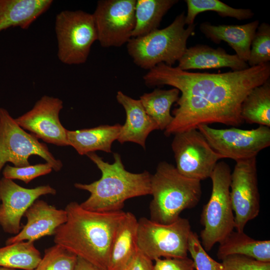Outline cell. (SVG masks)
<instances>
[{
  "label": "cell",
  "mask_w": 270,
  "mask_h": 270,
  "mask_svg": "<svg viewBox=\"0 0 270 270\" xmlns=\"http://www.w3.org/2000/svg\"><path fill=\"white\" fill-rule=\"evenodd\" d=\"M270 76V62L218 74L190 72L160 63L149 70L143 80L148 87L168 85L181 94L172 111L174 119L164 130V135L169 136L203 124L240 126L244 122L242 101Z\"/></svg>",
  "instance_id": "1"
},
{
  "label": "cell",
  "mask_w": 270,
  "mask_h": 270,
  "mask_svg": "<svg viewBox=\"0 0 270 270\" xmlns=\"http://www.w3.org/2000/svg\"><path fill=\"white\" fill-rule=\"evenodd\" d=\"M64 210L67 220L56 230L55 244L107 270L112 242L126 212L90 211L76 202L68 203Z\"/></svg>",
  "instance_id": "2"
},
{
  "label": "cell",
  "mask_w": 270,
  "mask_h": 270,
  "mask_svg": "<svg viewBox=\"0 0 270 270\" xmlns=\"http://www.w3.org/2000/svg\"><path fill=\"white\" fill-rule=\"evenodd\" d=\"M86 156L100 170L102 176L90 184H74L76 188L90 193L80 204L82 208L97 212L121 210L127 200L151 194V174L146 170L141 173L126 170L119 154H114L112 164L104 162L94 152Z\"/></svg>",
  "instance_id": "3"
},
{
  "label": "cell",
  "mask_w": 270,
  "mask_h": 270,
  "mask_svg": "<svg viewBox=\"0 0 270 270\" xmlns=\"http://www.w3.org/2000/svg\"><path fill=\"white\" fill-rule=\"evenodd\" d=\"M200 182L182 176L173 164L160 162L150 177V220L170 224L184 210L196 206L202 195Z\"/></svg>",
  "instance_id": "4"
},
{
  "label": "cell",
  "mask_w": 270,
  "mask_h": 270,
  "mask_svg": "<svg viewBox=\"0 0 270 270\" xmlns=\"http://www.w3.org/2000/svg\"><path fill=\"white\" fill-rule=\"evenodd\" d=\"M185 17L182 12L165 28L132 38L126 48L134 64L149 70L160 63L172 66L178 62L186 50L187 40L196 28L195 24L185 28Z\"/></svg>",
  "instance_id": "5"
},
{
  "label": "cell",
  "mask_w": 270,
  "mask_h": 270,
  "mask_svg": "<svg viewBox=\"0 0 270 270\" xmlns=\"http://www.w3.org/2000/svg\"><path fill=\"white\" fill-rule=\"evenodd\" d=\"M231 170L222 161L216 164L210 176L212 190L208 202L204 206L200 222L201 244L206 252L220 242L235 226L234 216L230 197Z\"/></svg>",
  "instance_id": "6"
},
{
  "label": "cell",
  "mask_w": 270,
  "mask_h": 270,
  "mask_svg": "<svg viewBox=\"0 0 270 270\" xmlns=\"http://www.w3.org/2000/svg\"><path fill=\"white\" fill-rule=\"evenodd\" d=\"M55 31L59 60L68 65L85 63L98 40L92 14L81 10H62L56 16Z\"/></svg>",
  "instance_id": "7"
},
{
  "label": "cell",
  "mask_w": 270,
  "mask_h": 270,
  "mask_svg": "<svg viewBox=\"0 0 270 270\" xmlns=\"http://www.w3.org/2000/svg\"><path fill=\"white\" fill-rule=\"evenodd\" d=\"M191 227L188 219L180 217L170 224H160L146 218L138 220V250L152 260L161 258L188 256Z\"/></svg>",
  "instance_id": "8"
},
{
  "label": "cell",
  "mask_w": 270,
  "mask_h": 270,
  "mask_svg": "<svg viewBox=\"0 0 270 270\" xmlns=\"http://www.w3.org/2000/svg\"><path fill=\"white\" fill-rule=\"evenodd\" d=\"M31 156L41 157L56 172L63 166L62 162L53 156L45 144L26 132L6 109L0 108V174L7 162L17 167L30 166Z\"/></svg>",
  "instance_id": "9"
},
{
  "label": "cell",
  "mask_w": 270,
  "mask_h": 270,
  "mask_svg": "<svg viewBox=\"0 0 270 270\" xmlns=\"http://www.w3.org/2000/svg\"><path fill=\"white\" fill-rule=\"evenodd\" d=\"M197 130L223 158L236 162L256 157L262 150L270 146V128L264 126L242 130L234 127L218 129L203 124Z\"/></svg>",
  "instance_id": "10"
},
{
  "label": "cell",
  "mask_w": 270,
  "mask_h": 270,
  "mask_svg": "<svg viewBox=\"0 0 270 270\" xmlns=\"http://www.w3.org/2000/svg\"><path fill=\"white\" fill-rule=\"evenodd\" d=\"M174 135L172 148L178 171L186 178L200 181L210 178L218 160L223 158L197 129Z\"/></svg>",
  "instance_id": "11"
},
{
  "label": "cell",
  "mask_w": 270,
  "mask_h": 270,
  "mask_svg": "<svg viewBox=\"0 0 270 270\" xmlns=\"http://www.w3.org/2000/svg\"><path fill=\"white\" fill-rule=\"evenodd\" d=\"M136 0H100L92 14L98 40L104 48L120 47L129 41L135 26Z\"/></svg>",
  "instance_id": "12"
},
{
  "label": "cell",
  "mask_w": 270,
  "mask_h": 270,
  "mask_svg": "<svg viewBox=\"0 0 270 270\" xmlns=\"http://www.w3.org/2000/svg\"><path fill=\"white\" fill-rule=\"evenodd\" d=\"M230 197L234 228L244 232L248 222L255 218L260 210L256 157L236 162L230 175Z\"/></svg>",
  "instance_id": "13"
},
{
  "label": "cell",
  "mask_w": 270,
  "mask_h": 270,
  "mask_svg": "<svg viewBox=\"0 0 270 270\" xmlns=\"http://www.w3.org/2000/svg\"><path fill=\"white\" fill-rule=\"evenodd\" d=\"M62 108L60 99L44 95L31 110L14 120L22 128L30 132L38 139L57 146H68L66 129L59 117Z\"/></svg>",
  "instance_id": "14"
},
{
  "label": "cell",
  "mask_w": 270,
  "mask_h": 270,
  "mask_svg": "<svg viewBox=\"0 0 270 270\" xmlns=\"http://www.w3.org/2000/svg\"><path fill=\"white\" fill-rule=\"evenodd\" d=\"M56 193V190L48 184L28 188L12 180L0 178V226L3 230L18 234L22 228V218L30 205L42 196Z\"/></svg>",
  "instance_id": "15"
},
{
  "label": "cell",
  "mask_w": 270,
  "mask_h": 270,
  "mask_svg": "<svg viewBox=\"0 0 270 270\" xmlns=\"http://www.w3.org/2000/svg\"><path fill=\"white\" fill-rule=\"evenodd\" d=\"M24 216L27 220L26 224L18 234L6 240V245L22 241L34 242L42 237L54 236L56 230L67 220L65 210L58 209L38 199L30 205Z\"/></svg>",
  "instance_id": "16"
},
{
  "label": "cell",
  "mask_w": 270,
  "mask_h": 270,
  "mask_svg": "<svg viewBox=\"0 0 270 270\" xmlns=\"http://www.w3.org/2000/svg\"><path fill=\"white\" fill-rule=\"evenodd\" d=\"M116 98L126 114L125 123L121 126L117 140L122 144L134 142L145 148L148 134L159 130L157 124L146 112L140 100L134 99L120 90Z\"/></svg>",
  "instance_id": "17"
},
{
  "label": "cell",
  "mask_w": 270,
  "mask_h": 270,
  "mask_svg": "<svg viewBox=\"0 0 270 270\" xmlns=\"http://www.w3.org/2000/svg\"><path fill=\"white\" fill-rule=\"evenodd\" d=\"M177 67L182 70L228 68L232 71L248 68L247 62L235 54H230L221 48L196 44L187 48L178 61Z\"/></svg>",
  "instance_id": "18"
},
{
  "label": "cell",
  "mask_w": 270,
  "mask_h": 270,
  "mask_svg": "<svg viewBox=\"0 0 270 270\" xmlns=\"http://www.w3.org/2000/svg\"><path fill=\"white\" fill-rule=\"evenodd\" d=\"M259 24L257 20L241 25L216 26L209 22H203L200 26V30L216 44H220L222 41L228 43L239 58L247 62L251 42Z\"/></svg>",
  "instance_id": "19"
},
{
  "label": "cell",
  "mask_w": 270,
  "mask_h": 270,
  "mask_svg": "<svg viewBox=\"0 0 270 270\" xmlns=\"http://www.w3.org/2000/svg\"><path fill=\"white\" fill-rule=\"evenodd\" d=\"M138 224L136 216L126 212L110 247L107 270H126L137 252Z\"/></svg>",
  "instance_id": "20"
},
{
  "label": "cell",
  "mask_w": 270,
  "mask_h": 270,
  "mask_svg": "<svg viewBox=\"0 0 270 270\" xmlns=\"http://www.w3.org/2000/svg\"><path fill=\"white\" fill-rule=\"evenodd\" d=\"M52 2V0H0V32L11 27L28 29Z\"/></svg>",
  "instance_id": "21"
},
{
  "label": "cell",
  "mask_w": 270,
  "mask_h": 270,
  "mask_svg": "<svg viewBox=\"0 0 270 270\" xmlns=\"http://www.w3.org/2000/svg\"><path fill=\"white\" fill-rule=\"evenodd\" d=\"M121 126L117 124L76 130H66L68 145L80 155H86L97 150L111 152L112 144L117 140Z\"/></svg>",
  "instance_id": "22"
},
{
  "label": "cell",
  "mask_w": 270,
  "mask_h": 270,
  "mask_svg": "<svg viewBox=\"0 0 270 270\" xmlns=\"http://www.w3.org/2000/svg\"><path fill=\"white\" fill-rule=\"evenodd\" d=\"M219 244L217 256L220 260L230 255L239 254L270 262V240H256L244 232L233 230Z\"/></svg>",
  "instance_id": "23"
},
{
  "label": "cell",
  "mask_w": 270,
  "mask_h": 270,
  "mask_svg": "<svg viewBox=\"0 0 270 270\" xmlns=\"http://www.w3.org/2000/svg\"><path fill=\"white\" fill-rule=\"evenodd\" d=\"M177 0H136L132 38L145 36L159 27L164 16Z\"/></svg>",
  "instance_id": "24"
},
{
  "label": "cell",
  "mask_w": 270,
  "mask_h": 270,
  "mask_svg": "<svg viewBox=\"0 0 270 270\" xmlns=\"http://www.w3.org/2000/svg\"><path fill=\"white\" fill-rule=\"evenodd\" d=\"M180 91L176 88L170 90L156 88L151 92L145 93L140 100L148 114L157 124L159 130H165L172 122L170 114L172 104L176 102Z\"/></svg>",
  "instance_id": "25"
},
{
  "label": "cell",
  "mask_w": 270,
  "mask_h": 270,
  "mask_svg": "<svg viewBox=\"0 0 270 270\" xmlns=\"http://www.w3.org/2000/svg\"><path fill=\"white\" fill-rule=\"evenodd\" d=\"M244 122L270 127V79L252 89L242 102Z\"/></svg>",
  "instance_id": "26"
},
{
  "label": "cell",
  "mask_w": 270,
  "mask_h": 270,
  "mask_svg": "<svg viewBox=\"0 0 270 270\" xmlns=\"http://www.w3.org/2000/svg\"><path fill=\"white\" fill-rule=\"evenodd\" d=\"M34 242L22 241L0 248V266L34 270L42 259Z\"/></svg>",
  "instance_id": "27"
},
{
  "label": "cell",
  "mask_w": 270,
  "mask_h": 270,
  "mask_svg": "<svg viewBox=\"0 0 270 270\" xmlns=\"http://www.w3.org/2000/svg\"><path fill=\"white\" fill-rule=\"evenodd\" d=\"M187 14L185 17L186 24H194L196 16L202 12L213 11L222 17H230L238 20L252 18L254 13L250 9L236 8L219 0H186Z\"/></svg>",
  "instance_id": "28"
},
{
  "label": "cell",
  "mask_w": 270,
  "mask_h": 270,
  "mask_svg": "<svg viewBox=\"0 0 270 270\" xmlns=\"http://www.w3.org/2000/svg\"><path fill=\"white\" fill-rule=\"evenodd\" d=\"M78 256L55 244L44 250V256L34 270H74Z\"/></svg>",
  "instance_id": "29"
},
{
  "label": "cell",
  "mask_w": 270,
  "mask_h": 270,
  "mask_svg": "<svg viewBox=\"0 0 270 270\" xmlns=\"http://www.w3.org/2000/svg\"><path fill=\"white\" fill-rule=\"evenodd\" d=\"M270 60V26L264 22L259 24L252 40L249 58L250 67L269 62Z\"/></svg>",
  "instance_id": "30"
},
{
  "label": "cell",
  "mask_w": 270,
  "mask_h": 270,
  "mask_svg": "<svg viewBox=\"0 0 270 270\" xmlns=\"http://www.w3.org/2000/svg\"><path fill=\"white\" fill-rule=\"evenodd\" d=\"M52 166L48 162L26 166H12L6 164L3 170V177L10 180H18L28 184L34 179L51 172Z\"/></svg>",
  "instance_id": "31"
},
{
  "label": "cell",
  "mask_w": 270,
  "mask_h": 270,
  "mask_svg": "<svg viewBox=\"0 0 270 270\" xmlns=\"http://www.w3.org/2000/svg\"><path fill=\"white\" fill-rule=\"evenodd\" d=\"M222 260V270H270V262L260 261L242 255H230Z\"/></svg>",
  "instance_id": "32"
},
{
  "label": "cell",
  "mask_w": 270,
  "mask_h": 270,
  "mask_svg": "<svg viewBox=\"0 0 270 270\" xmlns=\"http://www.w3.org/2000/svg\"><path fill=\"white\" fill-rule=\"evenodd\" d=\"M153 270H194L193 260L185 258H168L155 260Z\"/></svg>",
  "instance_id": "33"
},
{
  "label": "cell",
  "mask_w": 270,
  "mask_h": 270,
  "mask_svg": "<svg viewBox=\"0 0 270 270\" xmlns=\"http://www.w3.org/2000/svg\"><path fill=\"white\" fill-rule=\"evenodd\" d=\"M153 266L152 260L138 250L126 270H153Z\"/></svg>",
  "instance_id": "34"
},
{
  "label": "cell",
  "mask_w": 270,
  "mask_h": 270,
  "mask_svg": "<svg viewBox=\"0 0 270 270\" xmlns=\"http://www.w3.org/2000/svg\"><path fill=\"white\" fill-rule=\"evenodd\" d=\"M74 270H104L98 268L82 258L78 257Z\"/></svg>",
  "instance_id": "35"
},
{
  "label": "cell",
  "mask_w": 270,
  "mask_h": 270,
  "mask_svg": "<svg viewBox=\"0 0 270 270\" xmlns=\"http://www.w3.org/2000/svg\"><path fill=\"white\" fill-rule=\"evenodd\" d=\"M0 270H18L0 266Z\"/></svg>",
  "instance_id": "36"
}]
</instances>
